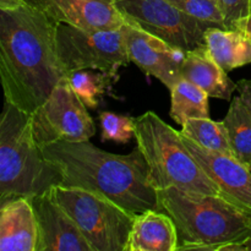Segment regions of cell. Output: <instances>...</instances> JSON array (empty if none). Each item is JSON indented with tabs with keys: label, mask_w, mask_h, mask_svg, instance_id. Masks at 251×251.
Wrapping results in <instances>:
<instances>
[{
	"label": "cell",
	"mask_w": 251,
	"mask_h": 251,
	"mask_svg": "<svg viewBox=\"0 0 251 251\" xmlns=\"http://www.w3.org/2000/svg\"><path fill=\"white\" fill-rule=\"evenodd\" d=\"M157 193L162 211L176 227V251H234L251 238V211L228 196L178 188Z\"/></svg>",
	"instance_id": "3957f363"
},
{
	"label": "cell",
	"mask_w": 251,
	"mask_h": 251,
	"mask_svg": "<svg viewBox=\"0 0 251 251\" xmlns=\"http://www.w3.org/2000/svg\"><path fill=\"white\" fill-rule=\"evenodd\" d=\"M31 199L38 226L37 251H93L80 228L50 191Z\"/></svg>",
	"instance_id": "8fae6325"
},
{
	"label": "cell",
	"mask_w": 251,
	"mask_h": 251,
	"mask_svg": "<svg viewBox=\"0 0 251 251\" xmlns=\"http://www.w3.org/2000/svg\"><path fill=\"white\" fill-rule=\"evenodd\" d=\"M237 91L243 100H245L248 105L251 108V80L243 78L237 82Z\"/></svg>",
	"instance_id": "d4e9b609"
},
{
	"label": "cell",
	"mask_w": 251,
	"mask_h": 251,
	"mask_svg": "<svg viewBox=\"0 0 251 251\" xmlns=\"http://www.w3.org/2000/svg\"><path fill=\"white\" fill-rule=\"evenodd\" d=\"M233 29H238V31L243 32V33L247 34V36L251 39V14L249 16L239 20V21L234 25V28Z\"/></svg>",
	"instance_id": "484cf974"
},
{
	"label": "cell",
	"mask_w": 251,
	"mask_h": 251,
	"mask_svg": "<svg viewBox=\"0 0 251 251\" xmlns=\"http://www.w3.org/2000/svg\"><path fill=\"white\" fill-rule=\"evenodd\" d=\"M49 191L75 221L93 251H126L137 215L102 194L77 186L59 184Z\"/></svg>",
	"instance_id": "8992f818"
},
{
	"label": "cell",
	"mask_w": 251,
	"mask_h": 251,
	"mask_svg": "<svg viewBox=\"0 0 251 251\" xmlns=\"http://www.w3.org/2000/svg\"><path fill=\"white\" fill-rule=\"evenodd\" d=\"M47 161L63 176V185L77 186L107 196L125 210L140 215L161 210L158 193L139 147L129 154L103 151L88 141H60L42 147Z\"/></svg>",
	"instance_id": "7a4b0ae2"
},
{
	"label": "cell",
	"mask_w": 251,
	"mask_h": 251,
	"mask_svg": "<svg viewBox=\"0 0 251 251\" xmlns=\"http://www.w3.org/2000/svg\"><path fill=\"white\" fill-rule=\"evenodd\" d=\"M222 122L228 131L234 157L251 168V108L242 96L233 98Z\"/></svg>",
	"instance_id": "ac0fdd59"
},
{
	"label": "cell",
	"mask_w": 251,
	"mask_h": 251,
	"mask_svg": "<svg viewBox=\"0 0 251 251\" xmlns=\"http://www.w3.org/2000/svg\"><path fill=\"white\" fill-rule=\"evenodd\" d=\"M56 48L66 73L100 70L117 77L120 68L131 63L120 29H83L56 24Z\"/></svg>",
	"instance_id": "52a82bcc"
},
{
	"label": "cell",
	"mask_w": 251,
	"mask_h": 251,
	"mask_svg": "<svg viewBox=\"0 0 251 251\" xmlns=\"http://www.w3.org/2000/svg\"><path fill=\"white\" fill-rule=\"evenodd\" d=\"M205 47L227 73L251 64V39L238 29L211 27L205 32Z\"/></svg>",
	"instance_id": "e0dca14e"
},
{
	"label": "cell",
	"mask_w": 251,
	"mask_h": 251,
	"mask_svg": "<svg viewBox=\"0 0 251 251\" xmlns=\"http://www.w3.org/2000/svg\"><path fill=\"white\" fill-rule=\"evenodd\" d=\"M178 232L174 221L161 210H147L135 217L126 251H176Z\"/></svg>",
	"instance_id": "9a60e30c"
},
{
	"label": "cell",
	"mask_w": 251,
	"mask_h": 251,
	"mask_svg": "<svg viewBox=\"0 0 251 251\" xmlns=\"http://www.w3.org/2000/svg\"><path fill=\"white\" fill-rule=\"evenodd\" d=\"M38 226L31 199L0 201V251H37Z\"/></svg>",
	"instance_id": "5bb4252c"
},
{
	"label": "cell",
	"mask_w": 251,
	"mask_h": 251,
	"mask_svg": "<svg viewBox=\"0 0 251 251\" xmlns=\"http://www.w3.org/2000/svg\"><path fill=\"white\" fill-rule=\"evenodd\" d=\"M31 120L34 139L41 147L60 141H88L96 134L95 120L71 88L68 76L31 114Z\"/></svg>",
	"instance_id": "ba28073f"
},
{
	"label": "cell",
	"mask_w": 251,
	"mask_h": 251,
	"mask_svg": "<svg viewBox=\"0 0 251 251\" xmlns=\"http://www.w3.org/2000/svg\"><path fill=\"white\" fill-rule=\"evenodd\" d=\"M181 75L183 78L202 88L208 97L230 100L233 92L237 90V82L230 80L227 71L211 58L206 47L186 51Z\"/></svg>",
	"instance_id": "2e32d148"
},
{
	"label": "cell",
	"mask_w": 251,
	"mask_h": 251,
	"mask_svg": "<svg viewBox=\"0 0 251 251\" xmlns=\"http://www.w3.org/2000/svg\"><path fill=\"white\" fill-rule=\"evenodd\" d=\"M59 184L63 176L37 144L31 115L5 100L0 118V201L33 198Z\"/></svg>",
	"instance_id": "277c9868"
},
{
	"label": "cell",
	"mask_w": 251,
	"mask_h": 251,
	"mask_svg": "<svg viewBox=\"0 0 251 251\" xmlns=\"http://www.w3.org/2000/svg\"><path fill=\"white\" fill-rule=\"evenodd\" d=\"M115 5L125 20L184 51L205 47V32L216 27L185 14L168 0H115Z\"/></svg>",
	"instance_id": "9c48e42d"
},
{
	"label": "cell",
	"mask_w": 251,
	"mask_h": 251,
	"mask_svg": "<svg viewBox=\"0 0 251 251\" xmlns=\"http://www.w3.org/2000/svg\"><path fill=\"white\" fill-rule=\"evenodd\" d=\"M186 147L208 178L217 184L225 195L251 211V168L229 154L213 152L199 146L184 136Z\"/></svg>",
	"instance_id": "7c38bea8"
},
{
	"label": "cell",
	"mask_w": 251,
	"mask_h": 251,
	"mask_svg": "<svg viewBox=\"0 0 251 251\" xmlns=\"http://www.w3.org/2000/svg\"><path fill=\"white\" fill-rule=\"evenodd\" d=\"M135 140L149 166L150 183L157 191L178 188L225 195L190 153L180 131L169 126L154 112L147 110L135 118Z\"/></svg>",
	"instance_id": "5b68a950"
},
{
	"label": "cell",
	"mask_w": 251,
	"mask_h": 251,
	"mask_svg": "<svg viewBox=\"0 0 251 251\" xmlns=\"http://www.w3.org/2000/svg\"><path fill=\"white\" fill-rule=\"evenodd\" d=\"M28 0H0V10H15L27 4Z\"/></svg>",
	"instance_id": "4316f807"
},
{
	"label": "cell",
	"mask_w": 251,
	"mask_h": 251,
	"mask_svg": "<svg viewBox=\"0 0 251 251\" xmlns=\"http://www.w3.org/2000/svg\"><path fill=\"white\" fill-rule=\"evenodd\" d=\"M168 1L190 16L215 25L220 28H226L222 11L218 6L217 0H168Z\"/></svg>",
	"instance_id": "603a6c76"
},
{
	"label": "cell",
	"mask_w": 251,
	"mask_h": 251,
	"mask_svg": "<svg viewBox=\"0 0 251 251\" xmlns=\"http://www.w3.org/2000/svg\"><path fill=\"white\" fill-rule=\"evenodd\" d=\"M100 124L102 141L127 144L135 137V118L113 112H102L100 114Z\"/></svg>",
	"instance_id": "7402d4cb"
},
{
	"label": "cell",
	"mask_w": 251,
	"mask_h": 251,
	"mask_svg": "<svg viewBox=\"0 0 251 251\" xmlns=\"http://www.w3.org/2000/svg\"><path fill=\"white\" fill-rule=\"evenodd\" d=\"M122 31L130 61L146 75L158 78L168 90L183 78L181 68L186 51L174 48L162 38L127 20H125Z\"/></svg>",
	"instance_id": "30bf717a"
},
{
	"label": "cell",
	"mask_w": 251,
	"mask_h": 251,
	"mask_svg": "<svg viewBox=\"0 0 251 251\" xmlns=\"http://www.w3.org/2000/svg\"><path fill=\"white\" fill-rule=\"evenodd\" d=\"M56 22L32 2L0 10V78L5 100L33 114L66 77Z\"/></svg>",
	"instance_id": "6da1fadb"
},
{
	"label": "cell",
	"mask_w": 251,
	"mask_h": 251,
	"mask_svg": "<svg viewBox=\"0 0 251 251\" xmlns=\"http://www.w3.org/2000/svg\"><path fill=\"white\" fill-rule=\"evenodd\" d=\"M56 24H68L83 29H120L125 17L115 0H34Z\"/></svg>",
	"instance_id": "4fadbf2b"
},
{
	"label": "cell",
	"mask_w": 251,
	"mask_h": 251,
	"mask_svg": "<svg viewBox=\"0 0 251 251\" xmlns=\"http://www.w3.org/2000/svg\"><path fill=\"white\" fill-rule=\"evenodd\" d=\"M113 77L115 76L100 70L93 71L92 69H83L68 74L71 88L90 109H97L100 107L102 98L112 86Z\"/></svg>",
	"instance_id": "44dd1931"
},
{
	"label": "cell",
	"mask_w": 251,
	"mask_h": 251,
	"mask_svg": "<svg viewBox=\"0 0 251 251\" xmlns=\"http://www.w3.org/2000/svg\"><path fill=\"white\" fill-rule=\"evenodd\" d=\"M234 251H251V238H249L247 242L243 243L242 245H238Z\"/></svg>",
	"instance_id": "83f0119b"
},
{
	"label": "cell",
	"mask_w": 251,
	"mask_h": 251,
	"mask_svg": "<svg viewBox=\"0 0 251 251\" xmlns=\"http://www.w3.org/2000/svg\"><path fill=\"white\" fill-rule=\"evenodd\" d=\"M226 29H233L239 20L251 14V0H217Z\"/></svg>",
	"instance_id": "cb8c5ba5"
},
{
	"label": "cell",
	"mask_w": 251,
	"mask_h": 251,
	"mask_svg": "<svg viewBox=\"0 0 251 251\" xmlns=\"http://www.w3.org/2000/svg\"><path fill=\"white\" fill-rule=\"evenodd\" d=\"M180 132L203 149L234 157L223 122H215L210 118H193L184 123Z\"/></svg>",
	"instance_id": "ffe728a7"
},
{
	"label": "cell",
	"mask_w": 251,
	"mask_h": 251,
	"mask_svg": "<svg viewBox=\"0 0 251 251\" xmlns=\"http://www.w3.org/2000/svg\"><path fill=\"white\" fill-rule=\"evenodd\" d=\"M171 118L183 126L193 118H210L208 95L185 78H180L171 88Z\"/></svg>",
	"instance_id": "d6986e66"
}]
</instances>
